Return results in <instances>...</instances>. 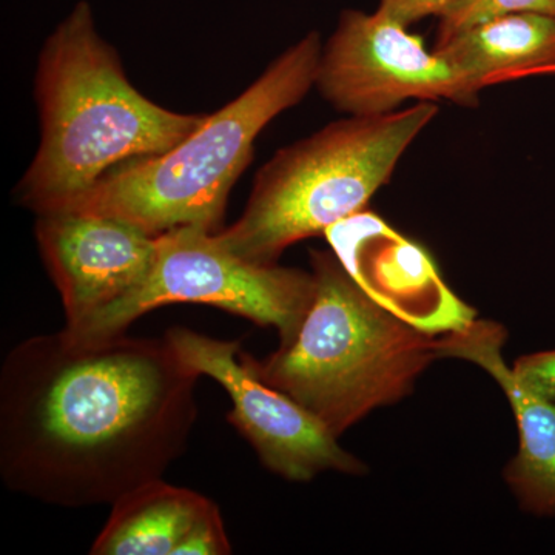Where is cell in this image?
Segmentation results:
<instances>
[{"label":"cell","mask_w":555,"mask_h":555,"mask_svg":"<svg viewBox=\"0 0 555 555\" xmlns=\"http://www.w3.org/2000/svg\"><path fill=\"white\" fill-rule=\"evenodd\" d=\"M199 377L167 338L25 339L0 372L3 483L51 505H113L185 451Z\"/></svg>","instance_id":"obj_1"},{"label":"cell","mask_w":555,"mask_h":555,"mask_svg":"<svg viewBox=\"0 0 555 555\" xmlns=\"http://www.w3.org/2000/svg\"><path fill=\"white\" fill-rule=\"evenodd\" d=\"M35 90L42 134L17 192L38 215L72 206L120 164L169 152L207 116L139 93L83 0L43 43Z\"/></svg>","instance_id":"obj_2"},{"label":"cell","mask_w":555,"mask_h":555,"mask_svg":"<svg viewBox=\"0 0 555 555\" xmlns=\"http://www.w3.org/2000/svg\"><path fill=\"white\" fill-rule=\"evenodd\" d=\"M321 53L320 35L309 33L169 152L120 164L64 210L124 219L153 236L224 229L230 192L250 164L258 134L315 86Z\"/></svg>","instance_id":"obj_3"},{"label":"cell","mask_w":555,"mask_h":555,"mask_svg":"<svg viewBox=\"0 0 555 555\" xmlns=\"http://www.w3.org/2000/svg\"><path fill=\"white\" fill-rule=\"evenodd\" d=\"M315 295L297 337L248 361L268 385L317 415L335 437L408 396L437 360L436 335L382 308L335 251H312Z\"/></svg>","instance_id":"obj_4"},{"label":"cell","mask_w":555,"mask_h":555,"mask_svg":"<svg viewBox=\"0 0 555 555\" xmlns=\"http://www.w3.org/2000/svg\"><path fill=\"white\" fill-rule=\"evenodd\" d=\"M437 113V104L422 101L349 116L278 150L258 171L238 221L217 232L219 243L254 264L273 266L287 247L326 235L364 210Z\"/></svg>","instance_id":"obj_5"},{"label":"cell","mask_w":555,"mask_h":555,"mask_svg":"<svg viewBox=\"0 0 555 555\" xmlns=\"http://www.w3.org/2000/svg\"><path fill=\"white\" fill-rule=\"evenodd\" d=\"M315 295L312 273L246 261L222 246L217 233L179 228L156 236V261L144 284L115 308L65 334L91 343L126 334L150 310L175 302L207 305L275 327L281 346L297 337Z\"/></svg>","instance_id":"obj_6"},{"label":"cell","mask_w":555,"mask_h":555,"mask_svg":"<svg viewBox=\"0 0 555 555\" xmlns=\"http://www.w3.org/2000/svg\"><path fill=\"white\" fill-rule=\"evenodd\" d=\"M315 86L349 116L386 115L409 100L474 107L480 93L454 65L379 11L341 14L323 47Z\"/></svg>","instance_id":"obj_7"},{"label":"cell","mask_w":555,"mask_h":555,"mask_svg":"<svg viewBox=\"0 0 555 555\" xmlns=\"http://www.w3.org/2000/svg\"><path fill=\"white\" fill-rule=\"evenodd\" d=\"M166 338L190 367L224 387L233 403L228 422L276 476L308 481L324 470L366 473L317 415L259 377L238 339L222 341L185 327L170 328Z\"/></svg>","instance_id":"obj_8"},{"label":"cell","mask_w":555,"mask_h":555,"mask_svg":"<svg viewBox=\"0 0 555 555\" xmlns=\"http://www.w3.org/2000/svg\"><path fill=\"white\" fill-rule=\"evenodd\" d=\"M36 236L60 291L67 331L82 327L133 295L156 261V236L105 215H39Z\"/></svg>","instance_id":"obj_9"},{"label":"cell","mask_w":555,"mask_h":555,"mask_svg":"<svg viewBox=\"0 0 555 555\" xmlns=\"http://www.w3.org/2000/svg\"><path fill=\"white\" fill-rule=\"evenodd\" d=\"M502 324L474 320L436 338L438 358H462L485 369L506 393L516 415L520 449L505 477L520 505L537 516H555V401L526 389L503 358Z\"/></svg>","instance_id":"obj_10"},{"label":"cell","mask_w":555,"mask_h":555,"mask_svg":"<svg viewBox=\"0 0 555 555\" xmlns=\"http://www.w3.org/2000/svg\"><path fill=\"white\" fill-rule=\"evenodd\" d=\"M477 90L532 76L555 75V16L514 13L436 43Z\"/></svg>","instance_id":"obj_11"},{"label":"cell","mask_w":555,"mask_h":555,"mask_svg":"<svg viewBox=\"0 0 555 555\" xmlns=\"http://www.w3.org/2000/svg\"><path fill=\"white\" fill-rule=\"evenodd\" d=\"M91 546L93 555H181L201 521L218 507L207 496L149 481L119 496Z\"/></svg>","instance_id":"obj_12"},{"label":"cell","mask_w":555,"mask_h":555,"mask_svg":"<svg viewBox=\"0 0 555 555\" xmlns=\"http://www.w3.org/2000/svg\"><path fill=\"white\" fill-rule=\"evenodd\" d=\"M514 13H545L555 16V0H454L440 16L436 43L444 42L483 22Z\"/></svg>","instance_id":"obj_13"},{"label":"cell","mask_w":555,"mask_h":555,"mask_svg":"<svg viewBox=\"0 0 555 555\" xmlns=\"http://www.w3.org/2000/svg\"><path fill=\"white\" fill-rule=\"evenodd\" d=\"M513 371L526 389L555 401V350L518 358Z\"/></svg>","instance_id":"obj_14"},{"label":"cell","mask_w":555,"mask_h":555,"mask_svg":"<svg viewBox=\"0 0 555 555\" xmlns=\"http://www.w3.org/2000/svg\"><path fill=\"white\" fill-rule=\"evenodd\" d=\"M454 0H379V13L409 27L427 16H441Z\"/></svg>","instance_id":"obj_15"}]
</instances>
